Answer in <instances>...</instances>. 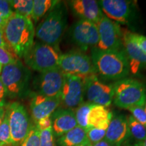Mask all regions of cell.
I'll return each instance as SVG.
<instances>
[{
	"label": "cell",
	"mask_w": 146,
	"mask_h": 146,
	"mask_svg": "<svg viewBox=\"0 0 146 146\" xmlns=\"http://www.w3.org/2000/svg\"><path fill=\"white\" fill-rule=\"evenodd\" d=\"M91 61L98 77L104 81H115L125 78L130 73L127 58L123 50H101L91 49Z\"/></svg>",
	"instance_id": "cell-1"
},
{
	"label": "cell",
	"mask_w": 146,
	"mask_h": 146,
	"mask_svg": "<svg viewBox=\"0 0 146 146\" xmlns=\"http://www.w3.org/2000/svg\"><path fill=\"white\" fill-rule=\"evenodd\" d=\"M3 34L10 50L24 58L33 45L35 31L33 21L14 13L6 21Z\"/></svg>",
	"instance_id": "cell-2"
},
{
	"label": "cell",
	"mask_w": 146,
	"mask_h": 146,
	"mask_svg": "<svg viewBox=\"0 0 146 146\" xmlns=\"http://www.w3.org/2000/svg\"><path fill=\"white\" fill-rule=\"evenodd\" d=\"M67 18L65 4L59 1L37 25L35 30L36 38L42 43L59 49L60 42L67 26Z\"/></svg>",
	"instance_id": "cell-3"
},
{
	"label": "cell",
	"mask_w": 146,
	"mask_h": 146,
	"mask_svg": "<svg viewBox=\"0 0 146 146\" xmlns=\"http://www.w3.org/2000/svg\"><path fill=\"white\" fill-rule=\"evenodd\" d=\"M0 78L6 96L10 98H23L29 94L31 72L19 60L3 66Z\"/></svg>",
	"instance_id": "cell-4"
},
{
	"label": "cell",
	"mask_w": 146,
	"mask_h": 146,
	"mask_svg": "<svg viewBox=\"0 0 146 146\" xmlns=\"http://www.w3.org/2000/svg\"><path fill=\"white\" fill-rule=\"evenodd\" d=\"M113 102L119 108L127 109L144 106L146 101V87L139 80L123 78L113 83Z\"/></svg>",
	"instance_id": "cell-5"
},
{
	"label": "cell",
	"mask_w": 146,
	"mask_h": 146,
	"mask_svg": "<svg viewBox=\"0 0 146 146\" xmlns=\"http://www.w3.org/2000/svg\"><path fill=\"white\" fill-rule=\"evenodd\" d=\"M61 54L59 49L39 41L33 43L24 60L29 68L43 72L58 68Z\"/></svg>",
	"instance_id": "cell-6"
},
{
	"label": "cell",
	"mask_w": 146,
	"mask_h": 146,
	"mask_svg": "<svg viewBox=\"0 0 146 146\" xmlns=\"http://www.w3.org/2000/svg\"><path fill=\"white\" fill-rule=\"evenodd\" d=\"M58 68L64 75L76 76L84 82L97 75L91 58L82 52H70L60 55Z\"/></svg>",
	"instance_id": "cell-7"
},
{
	"label": "cell",
	"mask_w": 146,
	"mask_h": 146,
	"mask_svg": "<svg viewBox=\"0 0 146 146\" xmlns=\"http://www.w3.org/2000/svg\"><path fill=\"white\" fill-rule=\"evenodd\" d=\"M12 146H20L31 130L33 124L25 106L14 102L6 106Z\"/></svg>",
	"instance_id": "cell-8"
},
{
	"label": "cell",
	"mask_w": 146,
	"mask_h": 146,
	"mask_svg": "<svg viewBox=\"0 0 146 146\" xmlns=\"http://www.w3.org/2000/svg\"><path fill=\"white\" fill-rule=\"evenodd\" d=\"M104 15L118 25H131L135 18V8L127 0L98 1Z\"/></svg>",
	"instance_id": "cell-9"
},
{
	"label": "cell",
	"mask_w": 146,
	"mask_h": 146,
	"mask_svg": "<svg viewBox=\"0 0 146 146\" xmlns=\"http://www.w3.org/2000/svg\"><path fill=\"white\" fill-rule=\"evenodd\" d=\"M97 26L99 33L97 48L101 50H123V29L120 25L104 16Z\"/></svg>",
	"instance_id": "cell-10"
},
{
	"label": "cell",
	"mask_w": 146,
	"mask_h": 146,
	"mask_svg": "<svg viewBox=\"0 0 146 146\" xmlns=\"http://www.w3.org/2000/svg\"><path fill=\"white\" fill-rule=\"evenodd\" d=\"M71 41L82 51L96 47L99 42V33L97 24L93 22L78 20L69 29Z\"/></svg>",
	"instance_id": "cell-11"
},
{
	"label": "cell",
	"mask_w": 146,
	"mask_h": 146,
	"mask_svg": "<svg viewBox=\"0 0 146 146\" xmlns=\"http://www.w3.org/2000/svg\"><path fill=\"white\" fill-rule=\"evenodd\" d=\"M84 83L87 102L105 107L111 105L114 98L113 83H106L97 75L89 78Z\"/></svg>",
	"instance_id": "cell-12"
},
{
	"label": "cell",
	"mask_w": 146,
	"mask_h": 146,
	"mask_svg": "<svg viewBox=\"0 0 146 146\" xmlns=\"http://www.w3.org/2000/svg\"><path fill=\"white\" fill-rule=\"evenodd\" d=\"M63 81L64 74L59 68L40 72L33 81L35 92L49 98H60Z\"/></svg>",
	"instance_id": "cell-13"
},
{
	"label": "cell",
	"mask_w": 146,
	"mask_h": 146,
	"mask_svg": "<svg viewBox=\"0 0 146 146\" xmlns=\"http://www.w3.org/2000/svg\"><path fill=\"white\" fill-rule=\"evenodd\" d=\"M85 83L76 76L64 75L60 102L66 108H76L83 103Z\"/></svg>",
	"instance_id": "cell-14"
},
{
	"label": "cell",
	"mask_w": 146,
	"mask_h": 146,
	"mask_svg": "<svg viewBox=\"0 0 146 146\" xmlns=\"http://www.w3.org/2000/svg\"><path fill=\"white\" fill-rule=\"evenodd\" d=\"M129 32L123 29V50L129 62L130 73L137 75L146 69V54L131 39Z\"/></svg>",
	"instance_id": "cell-15"
},
{
	"label": "cell",
	"mask_w": 146,
	"mask_h": 146,
	"mask_svg": "<svg viewBox=\"0 0 146 146\" xmlns=\"http://www.w3.org/2000/svg\"><path fill=\"white\" fill-rule=\"evenodd\" d=\"M60 103V98H49L35 92L31 94L30 110L35 123L42 118L50 116Z\"/></svg>",
	"instance_id": "cell-16"
},
{
	"label": "cell",
	"mask_w": 146,
	"mask_h": 146,
	"mask_svg": "<svg viewBox=\"0 0 146 146\" xmlns=\"http://www.w3.org/2000/svg\"><path fill=\"white\" fill-rule=\"evenodd\" d=\"M130 137L127 116L123 114L113 116L107 128L104 139L112 146H122Z\"/></svg>",
	"instance_id": "cell-17"
},
{
	"label": "cell",
	"mask_w": 146,
	"mask_h": 146,
	"mask_svg": "<svg viewBox=\"0 0 146 146\" xmlns=\"http://www.w3.org/2000/svg\"><path fill=\"white\" fill-rule=\"evenodd\" d=\"M68 5L72 13L80 20L97 24L104 16L98 1L95 0H72L68 1Z\"/></svg>",
	"instance_id": "cell-18"
},
{
	"label": "cell",
	"mask_w": 146,
	"mask_h": 146,
	"mask_svg": "<svg viewBox=\"0 0 146 146\" xmlns=\"http://www.w3.org/2000/svg\"><path fill=\"white\" fill-rule=\"evenodd\" d=\"M54 137H60L77 125L74 111L69 108H58L51 115Z\"/></svg>",
	"instance_id": "cell-19"
},
{
	"label": "cell",
	"mask_w": 146,
	"mask_h": 146,
	"mask_svg": "<svg viewBox=\"0 0 146 146\" xmlns=\"http://www.w3.org/2000/svg\"><path fill=\"white\" fill-rule=\"evenodd\" d=\"M112 117V113L107 107L93 104L87 117L89 129L91 128L107 129Z\"/></svg>",
	"instance_id": "cell-20"
},
{
	"label": "cell",
	"mask_w": 146,
	"mask_h": 146,
	"mask_svg": "<svg viewBox=\"0 0 146 146\" xmlns=\"http://www.w3.org/2000/svg\"><path fill=\"white\" fill-rule=\"evenodd\" d=\"M87 140V131L79 126H76L58 137L56 144L58 146H78Z\"/></svg>",
	"instance_id": "cell-21"
},
{
	"label": "cell",
	"mask_w": 146,
	"mask_h": 146,
	"mask_svg": "<svg viewBox=\"0 0 146 146\" xmlns=\"http://www.w3.org/2000/svg\"><path fill=\"white\" fill-rule=\"evenodd\" d=\"M33 1L32 20L35 23L48 14L59 2L57 0H35Z\"/></svg>",
	"instance_id": "cell-22"
},
{
	"label": "cell",
	"mask_w": 146,
	"mask_h": 146,
	"mask_svg": "<svg viewBox=\"0 0 146 146\" xmlns=\"http://www.w3.org/2000/svg\"><path fill=\"white\" fill-rule=\"evenodd\" d=\"M10 1L14 13L32 21L34 3L33 0H13Z\"/></svg>",
	"instance_id": "cell-23"
},
{
	"label": "cell",
	"mask_w": 146,
	"mask_h": 146,
	"mask_svg": "<svg viewBox=\"0 0 146 146\" xmlns=\"http://www.w3.org/2000/svg\"><path fill=\"white\" fill-rule=\"evenodd\" d=\"M130 135L136 142L142 143L146 139V128L139 123L131 115L127 117Z\"/></svg>",
	"instance_id": "cell-24"
},
{
	"label": "cell",
	"mask_w": 146,
	"mask_h": 146,
	"mask_svg": "<svg viewBox=\"0 0 146 146\" xmlns=\"http://www.w3.org/2000/svg\"><path fill=\"white\" fill-rule=\"evenodd\" d=\"M92 105L93 104L90 102H83L79 106L76 108L74 111L78 126L83 128L86 131L89 129L87 117H88V114Z\"/></svg>",
	"instance_id": "cell-25"
},
{
	"label": "cell",
	"mask_w": 146,
	"mask_h": 146,
	"mask_svg": "<svg viewBox=\"0 0 146 146\" xmlns=\"http://www.w3.org/2000/svg\"><path fill=\"white\" fill-rule=\"evenodd\" d=\"M0 144L9 146L12 145L8 116L6 111H5L2 122L0 124Z\"/></svg>",
	"instance_id": "cell-26"
},
{
	"label": "cell",
	"mask_w": 146,
	"mask_h": 146,
	"mask_svg": "<svg viewBox=\"0 0 146 146\" xmlns=\"http://www.w3.org/2000/svg\"><path fill=\"white\" fill-rule=\"evenodd\" d=\"M20 146H40V131L33 125L29 134Z\"/></svg>",
	"instance_id": "cell-27"
},
{
	"label": "cell",
	"mask_w": 146,
	"mask_h": 146,
	"mask_svg": "<svg viewBox=\"0 0 146 146\" xmlns=\"http://www.w3.org/2000/svg\"><path fill=\"white\" fill-rule=\"evenodd\" d=\"M107 129L91 128L87 131V137L91 145L104 139Z\"/></svg>",
	"instance_id": "cell-28"
},
{
	"label": "cell",
	"mask_w": 146,
	"mask_h": 146,
	"mask_svg": "<svg viewBox=\"0 0 146 146\" xmlns=\"http://www.w3.org/2000/svg\"><path fill=\"white\" fill-rule=\"evenodd\" d=\"M40 146H56L52 127L40 131Z\"/></svg>",
	"instance_id": "cell-29"
},
{
	"label": "cell",
	"mask_w": 146,
	"mask_h": 146,
	"mask_svg": "<svg viewBox=\"0 0 146 146\" xmlns=\"http://www.w3.org/2000/svg\"><path fill=\"white\" fill-rule=\"evenodd\" d=\"M129 110L131 113V116L146 128V112L144 106L132 107Z\"/></svg>",
	"instance_id": "cell-30"
},
{
	"label": "cell",
	"mask_w": 146,
	"mask_h": 146,
	"mask_svg": "<svg viewBox=\"0 0 146 146\" xmlns=\"http://www.w3.org/2000/svg\"><path fill=\"white\" fill-rule=\"evenodd\" d=\"M14 14L10 1L0 0V16L8 21V19Z\"/></svg>",
	"instance_id": "cell-31"
},
{
	"label": "cell",
	"mask_w": 146,
	"mask_h": 146,
	"mask_svg": "<svg viewBox=\"0 0 146 146\" xmlns=\"http://www.w3.org/2000/svg\"><path fill=\"white\" fill-rule=\"evenodd\" d=\"M129 35L133 42L146 54V36L131 31L129 32Z\"/></svg>",
	"instance_id": "cell-32"
},
{
	"label": "cell",
	"mask_w": 146,
	"mask_h": 146,
	"mask_svg": "<svg viewBox=\"0 0 146 146\" xmlns=\"http://www.w3.org/2000/svg\"><path fill=\"white\" fill-rule=\"evenodd\" d=\"M35 126L39 131L45 130V129H50L52 127V122L51 119V116H47V117L42 118L36 122Z\"/></svg>",
	"instance_id": "cell-33"
},
{
	"label": "cell",
	"mask_w": 146,
	"mask_h": 146,
	"mask_svg": "<svg viewBox=\"0 0 146 146\" xmlns=\"http://www.w3.org/2000/svg\"><path fill=\"white\" fill-rule=\"evenodd\" d=\"M5 96H6V94H5V88L4 87H3L1 78H0V107H4V106L5 104Z\"/></svg>",
	"instance_id": "cell-34"
},
{
	"label": "cell",
	"mask_w": 146,
	"mask_h": 146,
	"mask_svg": "<svg viewBox=\"0 0 146 146\" xmlns=\"http://www.w3.org/2000/svg\"><path fill=\"white\" fill-rule=\"evenodd\" d=\"M0 47L8 51H11L10 48L8 47L6 42H5L4 34H3V30L1 29H0Z\"/></svg>",
	"instance_id": "cell-35"
},
{
	"label": "cell",
	"mask_w": 146,
	"mask_h": 146,
	"mask_svg": "<svg viewBox=\"0 0 146 146\" xmlns=\"http://www.w3.org/2000/svg\"><path fill=\"white\" fill-rule=\"evenodd\" d=\"M92 146H112L111 144H110L106 139H103L98 143L94 144Z\"/></svg>",
	"instance_id": "cell-36"
},
{
	"label": "cell",
	"mask_w": 146,
	"mask_h": 146,
	"mask_svg": "<svg viewBox=\"0 0 146 146\" xmlns=\"http://www.w3.org/2000/svg\"><path fill=\"white\" fill-rule=\"evenodd\" d=\"M5 113V108L4 107H0V124L1 123L2 120L4 117Z\"/></svg>",
	"instance_id": "cell-37"
},
{
	"label": "cell",
	"mask_w": 146,
	"mask_h": 146,
	"mask_svg": "<svg viewBox=\"0 0 146 146\" xmlns=\"http://www.w3.org/2000/svg\"><path fill=\"white\" fill-rule=\"evenodd\" d=\"M6 21L5 19H3V18H1V16H0V29H4V27L5 26V24H6Z\"/></svg>",
	"instance_id": "cell-38"
},
{
	"label": "cell",
	"mask_w": 146,
	"mask_h": 146,
	"mask_svg": "<svg viewBox=\"0 0 146 146\" xmlns=\"http://www.w3.org/2000/svg\"><path fill=\"white\" fill-rule=\"evenodd\" d=\"M80 146H92V145H91V143L89 141V140H87V141H85V143H83V144H81Z\"/></svg>",
	"instance_id": "cell-39"
},
{
	"label": "cell",
	"mask_w": 146,
	"mask_h": 146,
	"mask_svg": "<svg viewBox=\"0 0 146 146\" xmlns=\"http://www.w3.org/2000/svg\"><path fill=\"white\" fill-rule=\"evenodd\" d=\"M128 146H143L142 143H139V142H136L135 143L131 144V145H129Z\"/></svg>",
	"instance_id": "cell-40"
},
{
	"label": "cell",
	"mask_w": 146,
	"mask_h": 146,
	"mask_svg": "<svg viewBox=\"0 0 146 146\" xmlns=\"http://www.w3.org/2000/svg\"><path fill=\"white\" fill-rule=\"evenodd\" d=\"M142 145H143V146H146V139L142 142Z\"/></svg>",
	"instance_id": "cell-41"
},
{
	"label": "cell",
	"mask_w": 146,
	"mask_h": 146,
	"mask_svg": "<svg viewBox=\"0 0 146 146\" xmlns=\"http://www.w3.org/2000/svg\"><path fill=\"white\" fill-rule=\"evenodd\" d=\"M1 70H2V65H1V64H0V74H1Z\"/></svg>",
	"instance_id": "cell-42"
},
{
	"label": "cell",
	"mask_w": 146,
	"mask_h": 146,
	"mask_svg": "<svg viewBox=\"0 0 146 146\" xmlns=\"http://www.w3.org/2000/svg\"><path fill=\"white\" fill-rule=\"evenodd\" d=\"M144 108H145V112H146V101H145V104H144Z\"/></svg>",
	"instance_id": "cell-43"
},
{
	"label": "cell",
	"mask_w": 146,
	"mask_h": 146,
	"mask_svg": "<svg viewBox=\"0 0 146 146\" xmlns=\"http://www.w3.org/2000/svg\"><path fill=\"white\" fill-rule=\"evenodd\" d=\"M0 146H9V145H1V144H0Z\"/></svg>",
	"instance_id": "cell-44"
},
{
	"label": "cell",
	"mask_w": 146,
	"mask_h": 146,
	"mask_svg": "<svg viewBox=\"0 0 146 146\" xmlns=\"http://www.w3.org/2000/svg\"><path fill=\"white\" fill-rule=\"evenodd\" d=\"M78 146H80V145H78Z\"/></svg>",
	"instance_id": "cell-45"
}]
</instances>
